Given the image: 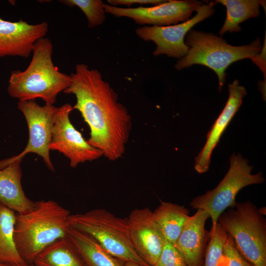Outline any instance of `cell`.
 <instances>
[{"instance_id":"cell-1","label":"cell","mask_w":266,"mask_h":266,"mask_svg":"<svg viewBox=\"0 0 266 266\" xmlns=\"http://www.w3.org/2000/svg\"><path fill=\"white\" fill-rule=\"evenodd\" d=\"M70 76V83L63 92L76 98L73 109L80 112L90 129L87 142L108 160L119 159L125 153L132 127L127 108L97 69L78 64Z\"/></svg>"},{"instance_id":"cell-2","label":"cell","mask_w":266,"mask_h":266,"mask_svg":"<svg viewBox=\"0 0 266 266\" xmlns=\"http://www.w3.org/2000/svg\"><path fill=\"white\" fill-rule=\"evenodd\" d=\"M53 45L47 37L38 40L33 50L31 61L23 70L12 71L7 92L19 101L41 99L53 105L57 96L69 85L70 76L60 72L52 60Z\"/></svg>"},{"instance_id":"cell-3","label":"cell","mask_w":266,"mask_h":266,"mask_svg":"<svg viewBox=\"0 0 266 266\" xmlns=\"http://www.w3.org/2000/svg\"><path fill=\"white\" fill-rule=\"evenodd\" d=\"M70 211L52 200L34 202L33 209L16 215L14 241L17 250L27 264L57 240L66 238L69 228Z\"/></svg>"},{"instance_id":"cell-4","label":"cell","mask_w":266,"mask_h":266,"mask_svg":"<svg viewBox=\"0 0 266 266\" xmlns=\"http://www.w3.org/2000/svg\"><path fill=\"white\" fill-rule=\"evenodd\" d=\"M185 42L188 51L178 60L175 68L180 70L194 65L206 66L217 75L220 90L226 82V70L232 63L246 58L252 59L262 49L260 37L248 45L233 46L213 33L193 29L187 33Z\"/></svg>"},{"instance_id":"cell-5","label":"cell","mask_w":266,"mask_h":266,"mask_svg":"<svg viewBox=\"0 0 266 266\" xmlns=\"http://www.w3.org/2000/svg\"><path fill=\"white\" fill-rule=\"evenodd\" d=\"M67 221L69 227L91 236L114 257L140 266H150L134 248L127 218L116 217L105 209L96 208L84 213L70 214Z\"/></svg>"},{"instance_id":"cell-6","label":"cell","mask_w":266,"mask_h":266,"mask_svg":"<svg viewBox=\"0 0 266 266\" xmlns=\"http://www.w3.org/2000/svg\"><path fill=\"white\" fill-rule=\"evenodd\" d=\"M217 222L231 237L240 254L254 266H266V219L249 200L236 202Z\"/></svg>"},{"instance_id":"cell-7","label":"cell","mask_w":266,"mask_h":266,"mask_svg":"<svg viewBox=\"0 0 266 266\" xmlns=\"http://www.w3.org/2000/svg\"><path fill=\"white\" fill-rule=\"evenodd\" d=\"M241 154H233L230 167L216 188L196 197L190 202L192 208L206 211L212 223L217 222L220 215L228 208L234 207L237 193L244 187L265 181L262 172L252 174V166Z\"/></svg>"},{"instance_id":"cell-8","label":"cell","mask_w":266,"mask_h":266,"mask_svg":"<svg viewBox=\"0 0 266 266\" xmlns=\"http://www.w3.org/2000/svg\"><path fill=\"white\" fill-rule=\"evenodd\" d=\"M216 4L213 1L202 4L197 9L196 14L184 22L166 26H143L136 29V34L145 41L155 43L154 56L166 55L180 59L188 51L185 42V35L195 25L213 14Z\"/></svg>"},{"instance_id":"cell-9","label":"cell","mask_w":266,"mask_h":266,"mask_svg":"<svg viewBox=\"0 0 266 266\" xmlns=\"http://www.w3.org/2000/svg\"><path fill=\"white\" fill-rule=\"evenodd\" d=\"M73 107L65 103L57 107L53 118L50 150L62 153L70 160V166L92 161L103 156L98 149L90 145L71 123L69 114Z\"/></svg>"},{"instance_id":"cell-10","label":"cell","mask_w":266,"mask_h":266,"mask_svg":"<svg viewBox=\"0 0 266 266\" xmlns=\"http://www.w3.org/2000/svg\"><path fill=\"white\" fill-rule=\"evenodd\" d=\"M202 4L195 0H169L149 7L123 8L105 3L104 8L106 13L132 19L138 24L166 26L187 21Z\"/></svg>"},{"instance_id":"cell-11","label":"cell","mask_w":266,"mask_h":266,"mask_svg":"<svg viewBox=\"0 0 266 266\" xmlns=\"http://www.w3.org/2000/svg\"><path fill=\"white\" fill-rule=\"evenodd\" d=\"M17 107L24 114L29 130V140L24 150L15 156L23 159L28 153H35L42 158L52 171L55 168L49 154L53 118L57 107L45 104L40 106L34 100L19 101Z\"/></svg>"},{"instance_id":"cell-12","label":"cell","mask_w":266,"mask_h":266,"mask_svg":"<svg viewBox=\"0 0 266 266\" xmlns=\"http://www.w3.org/2000/svg\"><path fill=\"white\" fill-rule=\"evenodd\" d=\"M134 248L148 265L154 266L164 246L166 239L148 208H135L127 218Z\"/></svg>"},{"instance_id":"cell-13","label":"cell","mask_w":266,"mask_h":266,"mask_svg":"<svg viewBox=\"0 0 266 266\" xmlns=\"http://www.w3.org/2000/svg\"><path fill=\"white\" fill-rule=\"evenodd\" d=\"M48 30L46 22L33 25L21 19L11 22L0 17V58L29 57L35 43L44 37Z\"/></svg>"},{"instance_id":"cell-14","label":"cell","mask_w":266,"mask_h":266,"mask_svg":"<svg viewBox=\"0 0 266 266\" xmlns=\"http://www.w3.org/2000/svg\"><path fill=\"white\" fill-rule=\"evenodd\" d=\"M209 218L208 213L197 209L189 216L176 242L175 247L183 258L187 266H203L210 233L205 228Z\"/></svg>"},{"instance_id":"cell-15","label":"cell","mask_w":266,"mask_h":266,"mask_svg":"<svg viewBox=\"0 0 266 266\" xmlns=\"http://www.w3.org/2000/svg\"><path fill=\"white\" fill-rule=\"evenodd\" d=\"M229 96L227 102L206 137V141L196 157L195 168L199 173L205 172L210 164L212 153L229 123L241 105L246 95L245 87L234 80L228 86Z\"/></svg>"},{"instance_id":"cell-16","label":"cell","mask_w":266,"mask_h":266,"mask_svg":"<svg viewBox=\"0 0 266 266\" xmlns=\"http://www.w3.org/2000/svg\"><path fill=\"white\" fill-rule=\"evenodd\" d=\"M22 160L15 156L0 160V203L18 214L31 211L34 205L22 188Z\"/></svg>"},{"instance_id":"cell-17","label":"cell","mask_w":266,"mask_h":266,"mask_svg":"<svg viewBox=\"0 0 266 266\" xmlns=\"http://www.w3.org/2000/svg\"><path fill=\"white\" fill-rule=\"evenodd\" d=\"M66 238L78 254L84 266H125V262L111 255L86 233L69 227Z\"/></svg>"},{"instance_id":"cell-18","label":"cell","mask_w":266,"mask_h":266,"mask_svg":"<svg viewBox=\"0 0 266 266\" xmlns=\"http://www.w3.org/2000/svg\"><path fill=\"white\" fill-rule=\"evenodd\" d=\"M189 210L182 205L161 201L153 212L154 218L168 242L174 245L189 217Z\"/></svg>"},{"instance_id":"cell-19","label":"cell","mask_w":266,"mask_h":266,"mask_svg":"<svg viewBox=\"0 0 266 266\" xmlns=\"http://www.w3.org/2000/svg\"><path fill=\"white\" fill-rule=\"evenodd\" d=\"M15 211L0 203V263L24 266L27 263L20 256L15 243Z\"/></svg>"},{"instance_id":"cell-20","label":"cell","mask_w":266,"mask_h":266,"mask_svg":"<svg viewBox=\"0 0 266 266\" xmlns=\"http://www.w3.org/2000/svg\"><path fill=\"white\" fill-rule=\"evenodd\" d=\"M35 266H84L80 256L66 238L54 241L33 259Z\"/></svg>"},{"instance_id":"cell-21","label":"cell","mask_w":266,"mask_h":266,"mask_svg":"<svg viewBox=\"0 0 266 266\" xmlns=\"http://www.w3.org/2000/svg\"><path fill=\"white\" fill-rule=\"evenodd\" d=\"M263 0H217L215 2L224 5L227 9V16L219 33L222 35L241 30L240 24L251 18L258 17Z\"/></svg>"},{"instance_id":"cell-22","label":"cell","mask_w":266,"mask_h":266,"mask_svg":"<svg viewBox=\"0 0 266 266\" xmlns=\"http://www.w3.org/2000/svg\"><path fill=\"white\" fill-rule=\"evenodd\" d=\"M203 266H226L223 247L228 235L218 222L212 224Z\"/></svg>"},{"instance_id":"cell-23","label":"cell","mask_w":266,"mask_h":266,"mask_svg":"<svg viewBox=\"0 0 266 266\" xmlns=\"http://www.w3.org/2000/svg\"><path fill=\"white\" fill-rule=\"evenodd\" d=\"M59 1L69 7H79L85 15L89 28L100 26L105 20V3L101 0H62Z\"/></svg>"},{"instance_id":"cell-24","label":"cell","mask_w":266,"mask_h":266,"mask_svg":"<svg viewBox=\"0 0 266 266\" xmlns=\"http://www.w3.org/2000/svg\"><path fill=\"white\" fill-rule=\"evenodd\" d=\"M154 266H187L174 245L166 240L161 253Z\"/></svg>"},{"instance_id":"cell-25","label":"cell","mask_w":266,"mask_h":266,"mask_svg":"<svg viewBox=\"0 0 266 266\" xmlns=\"http://www.w3.org/2000/svg\"><path fill=\"white\" fill-rule=\"evenodd\" d=\"M223 255L226 266H254L240 254L229 235L223 247Z\"/></svg>"},{"instance_id":"cell-26","label":"cell","mask_w":266,"mask_h":266,"mask_svg":"<svg viewBox=\"0 0 266 266\" xmlns=\"http://www.w3.org/2000/svg\"><path fill=\"white\" fill-rule=\"evenodd\" d=\"M165 0H108L107 2L110 5L113 6L127 5L131 6L133 4H148L153 5H158L163 3Z\"/></svg>"},{"instance_id":"cell-27","label":"cell","mask_w":266,"mask_h":266,"mask_svg":"<svg viewBox=\"0 0 266 266\" xmlns=\"http://www.w3.org/2000/svg\"><path fill=\"white\" fill-rule=\"evenodd\" d=\"M125 266H140L135 263L132 262H125Z\"/></svg>"},{"instance_id":"cell-28","label":"cell","mask_w":266,"mask_h":266,"mask_svg":"<svg viewBox=\"0 0 266 266\" xmlns=\"http://www.w3.org/2000/svg\"><path fill=\"white\" fill-rule=\"evenodd\" d=\"M0 266H11L0 263ZM24 266H35L33 264H27L26 265Z\"/></svg>"}]
</instances>
